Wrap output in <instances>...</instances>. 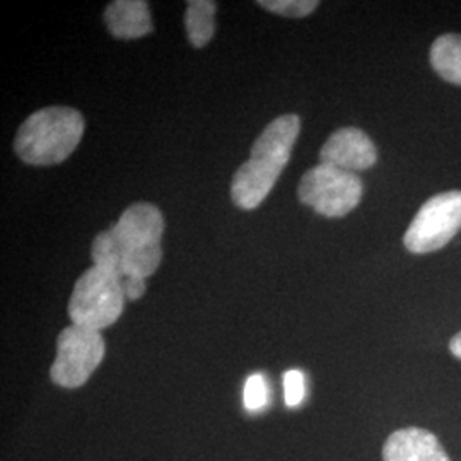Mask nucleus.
<instances>
[{
	"label": "nucleus",
	"mask_w": 461,
	"mask_h": 461,
	"mask_svg": "<svg viewBox=\"0 0 461 461\" xmlns=\"http://www.w3.org/2000/svg\"><path fill=\"white\" fill-rule=\"evenodd\" d=\"M165 217L149 203L131 205L110 230L99 232L91 245L95 267L120 280L148 279L161 265Z\"/></svg>",
	"instance_id": "obj_1"
},
{
	"label": "nucleus",
	"mask_w": 461,
	"mask_h": 461,
	"mask_svg": "<svg viewBox=\"0 0 461 461\" xmlns=\"http://www.w3.org/2000/svg\"><path fill=\"white\" fill-rule=\"evenodd\" d=\"M299 131L297 115L277 116L265 127L251 148L249 159L232 176L230 198L236 207L253 211L264 202L291 159Z\"/></svg>",
	"instance_id": "obj_2"
},
{
	"label": "nucleus",
	"mask_w": 461,
	"mask_h": 461,
	"mask_svg": "<svg viewBox=\"0 0 461 461\" xmlns=\"http://www.w3.org/2000/svg\"><path fill=\"white\" fill-rule=\"evenodd\" d=\"M84 135V116L70 106H49L34 112L14 139L17 158L32 166L64 163Z\"/></svg>",
	"instance_id": "obj_3"
},
{
	"label": "nucleus",
	"mask_w": 461,
	"mask_h": 461,
	"mask_svg": "<svg viewBox=\"0 0 461 461\" xmlns=\"http://www.w3.org/2000/svg\"><path fill=\"white\" fill-rule=\"evenodd\" d=\"M125 299L118 280L93 265L74 285L68 316L72 325L101 331L122 316Z\"/></svg>",
	"instance_id": "obj_4"
},
{
	"label": "nucleus",
	"mask_w": 461,
	"mask_h": 461,
	"mask_svg": "<svg viewBox=\"0 0 461 461\" xmlns=\"http://www.w3.org/2000/svg\"><path fill=\"white\" fill-rule=\"evenodd\" d=\"M363 194V182L356 173L323 163L304 173L297 186L299 200L325 217H344L352 212Z\"/></svg>",
	"instance_id": "obj_5"
},
{
	"label": "nucleus",
	"mask_w": 461,
	"mask_h": 461,
	"mask_svg": "<svg viewBox=\"0 0 461 461\" xmlns=\"http://www.w3.org/2000/svg\"><path fill=\"white\" fill-rule=\"evenodd\" d=\"M104 359L101 331L70 325L57 339V357L50 367V378L67 390L81 388Z\"/></svg>",
	"instance_id": "obj_6"
},
{
	"label": "nucleus",
	"mask_w": 461,
	"mask_h": 461,
	"mask_svg": "<svg viewBox=\"0 0 461 461\" xmlns=\"http://www.w3.org/2000/svg\"><path fill=\"white\" fill-rule=\"evenodd\" d=\"M461 230V192H445L419 209L403 236V245L417 255L446 247Z\"/></svg>",
	"instance_id": "obj_7"
},
{
	"label": "nucleus",
	"mask_w": 461,
	"mask_h": 461,
	"mask_svg": "<svg viewBox=\"0 0 461 461\" xmlns=\"http://www.w3.org/2000/svg\"><path fill=\"white\" fill-rule=\"evenodd\" d=\"M378 152L373 140L359 129L346 127L330 135L329 140L320 150L323 165L335 166L344 171H364L375 166Z\"/></svg>",
	"instance_id": "obj_8"
},
{
	"label": "nucleus",
	"mask_w": 461,
	"mask_h": 461,
	"mask_svg": "<svg viewBox=\"0 0 461 461\" xmlns=\"http://www.w3.org/2000/svg\"><path fill=\"white\" fill-rule=\"evenodd\" d=\"M383 461H449L445 447L426 429L395 430L383 446Z\"/></svg>",
	"instance_id": "obj_9"
},
{
	"label": "nucleus",
	"mask_w": 461,
	"mask_h": 461,
	"mask_svg": "<svg viewBox=\"0 0 461 461\" xmlns=\"http://www.w3.org/2000/svg\"><path fill=\"white\" fill-rule=\"evenodd\" d=\"M103 17L112 36L118 40H137L154 30L149 4L144 0H115Z\"/></svg>",
	"instance_id": "obj_10"
},
{
	"label": "nucleus",
	"mask_w": 461,
	"mask_h": 461,
	"mask_svg": "<svg viewBox=\"0 0 461 461\" xmlns=\"http://www.w3.org/2000/svg\"><path fill=\"white\" fill-rule=\"evenodd\" d=\"M430 64L445 81L461 86V34L439 36L430 49Z\"/></svg>",
	"instance_id": "obj_11"
},
{
	"label": "nucleus",
	"mask_w": 461,
	"mask_h": 461,
	"mask_svg": "<svg viewBox=\"0 0 461 461\" xmlns=\"http://www.w3.org/2000/svg\"><path fill=\"white\" fill-rule=\"evenodd\" d=\"M215 2L190 0L185 13V28L190 43L195 49H203L214 36Z\"/></svg>",
	"instance_id": "obj_12"
},
{
	"label": "nucleus",
	"mask_w": 461,
	"mask_h": 461,
	"mask_svg": "<svg viewBox=\"0 0 461 461\" xmlns=\"http://www.w3.org/2000/svg\"><path fill=\"white\" fill-rule=\"evenodd\" d=\"M267 11L285 17H306L320 5L316 0H262L258 2Z\"/></svg>",
	"instance_id": "obj_13"
},
{
	"label": "nucleus",
	"mask_w": 461,
	"mask_h": 461,
	"mask_svg": "<svg viewBox=\"0 0 461 461\" xmlns=\"http://www.w3.org/2000/svg\"><path fill=\"white\" fill-rule=\"evenodd\" d=\"M245 407L249 412L262 411L268 402V384L262 375H251L245 383Z\"/></svg>",
	"instance_id": "obj_14"
},
{
	"label": "nucleus",
	"mask_w": 461,
	"mask_h": 461,
	"mask_svg": "<svg viewBox=\"0 0 461 461\" xmlns=\"http://www.w3.org/2000/svg\"><path fill=\"white\" fill-rule=\"evenodd\" d=\"M284 398L289 409L299 407L306 398L304 375L297 369H291L284 375Z\"/></svg>",
	"instance_id": "obj_15"
},
{
	"label": "nucleus",
	"mask_w": 461,
	"mask_h": 461,
	"mask_svg": "<svg viewBox=\"0 0 461 461\" xmlns=\"http://www.w3.org/2000/svg\"><path fill=\"white\" fill-rule=\"evenodd\" d=\"M449 348H451V352H453V356H456L458 359H461V331L460 333H456L453 339H451V344H449Z\"/></svg>",
	"instance_id": "obj_16"
}]
</instances>
